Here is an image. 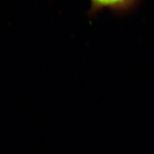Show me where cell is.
Segmentation results:
<instances>
[{
    "label": "cell",
    "instance_id": "6da1fadb",
    "mask_svg": "<svg viewBox=\"0 0 154 154\" xmlns=\"http://www.w3.org/2000/svg\"><path fill=\"white\" fill-rule=\"evenodd\" d=\"M90 8L87 17L92 19L100 11L109 10L119 16L127 14L135 10L141 0H89Z\"/></svg>",
    "mask_w": 154,
    "mask_h": 154
}]
</instances>
